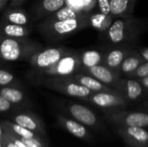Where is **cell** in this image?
<instances>
[{"instance_id":"cell-1","label":"cell","mask_w":148,"mask_h":147,"mask_svg":"<svg viewBox=\"0 0 148 147\" xmlns=\"http://www.w3.org/2000/svg\"><path fill=\"white\" fill-rule=\"evenodd\" d=\"M148 29V18L135 16L114 18L109 29L101 33L107 45L136 46L142 34Z\"/></svg>"},{"instance_id":"cell-2","label":"cell","mask_w":148,"mask_h":147,"mask_svg":"<svg viewBox=\"0 0 148 147\" xmlns=\"http://www.w3.org/2000/svg\"><path fill=\"white\" fill-rule=\"evenodd\" d=\"M88 16L89 13H85L79 17L62 21H49L44 18L38 24L37 29L47 39H63L71 36L82 29L89 28Z\"/></svg>"},{"instance_id":"cell-3","label":"cell","mask_w":148,"mask_h":147,"mask_svg":"<svg viewBox=\"0 0 148 147\" xmlns=\"http://www.w3.org/2000/svg\"><path fill=\"white\" fill-rule=\"evenodd\" d=\"M42 46L29 37L12 38L0 35V60L5 62L29 61Z\"/></svg>"},{"instance_id":"cell-4","label":"cell","mask_w":148,"mask_h":147,"mask_svg":"<svg viewBox=\"0 0 148 147\" xmlns=\"http://www.w3.org/2000/svg\"><path fill=\"white\" fill-rule=\"evenodd\" d=\"M38 84L55 92L69 97L77 98L82 101H84L93 93L87 88L70 79L69 76L43 78L38 81Z\"/></svg>"},{"instance_id":"cell-5","label":"cell","mask_w":148,"mask_h":147,"mask_svg":"<svg viewBox=\"0 0 148 147\" xmlns=\"http://www.w3.org/2000/svg\"><path fill=\"white\" fill-rule=\"evenodd\" d=\"M81 68L79 51L71 50L54 65L40 71H34V74L39 81L48 77L69 76L80 72Z\"/></svg>"},{"instance_id":"cell-6","label":"cell","mask_w":148,"mask_h":147,"mask_svg":"<svg viewBox=\"0 0 148 147\" xmlns=\"http://www.w3.org/2000/svg\"><path fill=\"white\" fill-rule=\"evenodd\" d=\"M57 107L67 113L70 118L82 123L87 127L99 128L101 123L96 113L89 107L70 101H61L56 103Z\"/></svg>"},{"instance_id":"cell-7","label":"cell","mask_w":148,"mask_h":147,"mask_svg":"<svg viewBox=\"0 0 148 147\" xmlns=\"http://www.w3.org/2000/svg\"><path fill=\"white\" fill-rule=\"evenodd\" d=\"M103 112L106 120L114 126L148 127L147 112H129L125 109Z\"/></svg>"},{"instance_id":"cell-8","label":"cell","mask_w":148,"mask_h":147,"mask_svg":"<svg viewBox=\"0 0 148 147\" xmlns=\"http://www.w3.org/2000/svg\"><path fill=\"white\" fill-rule=\"evenodd\" d=\"M71 50L65 47L42 49L33 54L28 62L33 71H40L54 65Z\"/></svg>"},{"instance_id":"cell-9","label":"cell","mask_w":148,"mask_h":147,"mask_svg":"<svg viewBox=\"0 0 148 147\" xmlns=\"http://www.w3.org/2000/svg\"><path fill=\"white\" fill-rule=\"evenodd\" d=\"M83 101L90 103L93 106L102 109L103 111L126 109L128 106V102L119 93H92Z\"/></svg>"},{"instance_id":"cell-10","label":"cell","mask_w":148,"mask_h":147,"mask_svg":"<svg viewBox=\"0 0 148 147\" xmlns=\"http://www.w3.org/2000/svg\"><path fill=\"white\" fill-rule=\"evenodd\" d=\"M136 46L120 44V45H107L103 49V65L111 70L118 73L119 68L124 59L134 49ZM119 74V73H118Z\"/></svg>"},{"instance_id":"cell-11","label":"cell","mask_w":148,"mask_h":147,"mask_svg":"<svg viewBox=\"0 0 148 147\" xmlns=\"http://www.w3.org/2000/svg\"><path fill=\"white\" fill-rule=\"evenodd\" d=\"M11 121L47 139L44 122L36 114L29 111H17L10 116Z\"/></svg>"},{"instance_id":"cell-12","label":"cell","mask_w":148,"mask_h":147,"mask_svg":"<svg viewBox=\"0 0 148 147\" xmlns=\"http://www.w3.org/2000/svg\"><path fill=\"white\" fill-rule=\"evenodd\" d=\"M114 129L130 147H148V131L144 127L115 126Z\"/></svg>"},{"instance_id":"cell-13","label":"cell","mask_w":148,"mask_h":147,"mask_svg":"<svg viewBox=\"0 0 148 147\" xmlns=\"http://www.w3.org/2000/svg\"><path fill=\"white\" fill-rule=\"evenodd\" d=\"M115 90L129 103L138 101L144 97L147 91L136 79L121 77Z\"/></svg>"},{"instance_id":"cell-14","label":"cell","mask_w":148,"mask_h":147,"mask_svg":"<svg viewBox=\"0 0 148 147\" xmlns=\"http://www.w3.org/2000/svg\"><path fill=\"white\" fill-rule=\"evenodd\" d=\"M80 72H82V73H85L93 76L94 78H95L101 83L105 84L106 86L114 90L117 87L119 81L121 78V76L118 73L111 70L110 68H108L103 64L96 65V66L87 68H81Z\"/></svg>"},{"instance_id":"cell-15","label":"cell","mask_w":148,"mask_h":147,"mask_svg":"<svg viewBox=\"0 0 148 147\" xmlns=\"http://www.w3.org/2000/svg\"><path fill=\"white\" fill-rule=\"evenodd\" d=\"M57 124L66 132L80 139L89 141L92 139V134L88 127L72 118L63 114L57 113L56 116Z\"/></svg>"},{"instance_id":"cell-16","label":"cell","mask_w":148,"mask_h":147,"mask_svg":"<svg viewBox=\"0 0 148 147\" xmlns=\"http://www.w3.org/2000/svg\"><path fill=\"white\" fill-rule=\"evenodd\" d=\"M69 77L70 79H72L73 81H75V82L79 83L80 85L87 88L88 89H89L93 93H96V92L118 93L116 90L106 86L105 84L101 83V81H99L98 80H96L93 76L88 75V74L82 73V72L75 73L72 75H69Z\"/></svg>"},{"instance_id":"cell-17","label":"cell","mask_w":148,"mask_h":147,"mask_svg":"<svg viewBox=\"0 0 148 147\" xmlns=\"http://www.w3.org/2000/svg\"><path fill=\"white\" fill-rule=\"evenodd\" d=\"M0 94L18 108L27 107L29 104V99L21 88L16 87H0Z\"/></svg>"},{"instance_id":"cell-18","label":"cell","mask_w":148,"mask_h":147,"mask_svg":"<svg viewBox=\"0 0 148 147\" xmlns=\"http://www.w3.org/2000/svg\"><path fill=\"white\" fill-rule=\"evenodd\" d=\"M144 62H145L144 59L139 53L138 49L135 48L124 59L119 68L118 73L121 77H127L130 74H132L134 70H136Z\"/></svg>"},{"instance_id":"cell-19","label":"cell","mask_w":148,"mask_h":147,"mask_svg":"<svg viewBox=\"0 0 148 147\" xmlns=\"http://www.w3.org/2000/svg\"><path fill=\"white\" fill-rule=\"evenodd\" d=\"M110 13L114 18L133 16L137 0H109Z\"/></svg>"},{"instance_id":"cell-20","label":"cell","mask_w":148,"mask_h":147,"mask_svg":"<svg viewBox=\"0 0 148 147\" xmlns=\"http://www.w3.org/2000/svg\"><path fill=\"white\" fill-rule=\"evenodd\" d=\"M31 32L30 26L18 25L0 21V35L12 38L29 37Z\"/></svg>"},{"instance_id":"cell-21","label":"cell","mask_w":148,"mask_h":147,"mask_svg":"<svg viewBox=\"0 0 148 147\" xmlns=\"http://www.w3.org/2000/svg\"><path fill=\"white\" fill-rule=\"evenodd\" d=\"M81 68H91L96 65L103 64V49H83L79 51Z\"/></svg>"},{"instance_id":"cell-22","label":"cell","mask_w":148,"mask_h":147,"mask_svg":"<svg viewBox=\"0 0 148 147\" xmlns=\"http://www.w3.org/2000/svg\"><path fill=\"white\" fill-rule=\"evenodd\" d=\"M0 21L25 26H29L30 24L29 16L24 10L18 8H9L6 10Z\"/></svg>"},{"instance_id":"cell-23","label":"cell","mask_w":148,"mask_h":147,"mask_svg":"<svg viewBox=\"0 0 148 147\" xmlns=\"http://www.w3.org/2000/svg\"><path fill=\"white\" fill-rule=\"evenodd\" d=\"M114 17L112 15H106L101 12L89 13L88 23L89 27L99 31L101 34L107 31L111 26Z\"/></svg>"},{"instance_id":"cell-24","label":"cell","mask_w":148,"mask_h":147,"mask_svg":"<svg viewBox=\"0 0 148 147\" xmlns=\"http://www.w3.org/2000/svg\"><path fill=\"white\" fill-rule=\"evenodd\" d=\"M66 5V0H41L36 8L38 18H46Z\"/></svg>"},{"instance_id":"cell-25","label":"cell","mask_w":148,"mask_h":147,"mask_svg":"<svg viewBox=\"0 0 148 147\" xmlns=\"http://www.w3.org/2000/svg\"><path fill=\"white\" fill-rule=\"evenodd\" d=\"M87 12L80 11L77 10L69 5H65L49 16L46 17L45 19H48L49 21H62V20H67V19H71V18H76L79 17L82 15H84Z\"/></svg>"},{"instance_id":"cell-26","label":"cell","mask_w":148,"mask_h":147,"mask_svg":"<svg viewBox=\"0 0 148 147\" xmlns=\"http://www.w3.org/2000/svg\"><path fill=\"white\" fill-rule=\"evenodd\" d=\"M2 125L19 138H23V139L43 138V137L40 136L39 134L36 133L29 129L24 128L11 120H2Z\"/></svg>"},{"instance_id":"cell-27","label":"cell","mask_w":148,"mask_h":147,"mask_svg":"<svg viewBox=\"0 0 148 147\" xmlns=\"http://www.w3.org/2000/svg\"><path fill=\"white\" fill-rule=\"evenodd\" d=\"M0 87H16L22 88V83L9 70L0 68Z\"/></svg>"},{"instance_id":"cell-28","label":"cell","mask_w":148,"mask_h":147,"mask_svg":"<svg viewBox=\"0 0 148 147\" xmlns=\"http://www.w3.org/2000/svg\"><path fill=\"white\" fill-rule=\"evenodd\" d=\"M19 139L27 147H48L49 146L48 139L44 138H32V139L19 138Z\"/></svg>"},{"instance_id":"cell-29","label":"cell","mask_w":148,"mask_h":147,"mask_svg":"<svg viewBox=\"0 0 148 147\" xmlns=\"http://www.w3.org/2000/svg\"><path fill=\"white\" fill-rule=\"evenodd\" d=\"M148 76V62H145L142 63L136 70H134L132 74H130L127 78H132V79H142L146 78Z\"/></svg>"},{"instance_id":"cell-30","label":"cell","mask_w":148,"mask_h":147,"mask_svg":"<svg viewBox=\"0 0 148 147\" xmlns=\"http://www.w3.org/2000/svg\"><path fill=\"white\" fill-rule=\"evenodd\" d=\"M16 108L18 107L11 104L0 94V113H8L10 111H15L16 110Z\"/></svg>"},{"instance_id":"cell-31","label":"cell","mask_w":148,"mask_h":147,"mask_svg":"<svg viewBox=\"0 0 148 147\" xmlns=\"http://www.w3.org/2000/svg\"><path fill=\"white\" fill-rule=\"evenodd\" d=\"M96 5H97V9L99 12H101L106 15H111L109 0H97Z\"/></svg>"},{"instance_id":"cell-32","label":"cell","mask_w":148,"mask_h":147,"mask_svg":"<svg viewBox=\"0 0 148 147\" xmlns=\"http://www.w3.org/2000/svg\"><path fill=\"white\" fill-rule=\"evenodd\" d=\"M97 0H81L82 10L87 13H90L92 10L96 6Z\"/></svg>"},{"instance_id":"cell-33","label":"cell","mask_w":148,"mask_h":147,"mask_svg":"<svg viewBox=\"0 0 148 147\" xmlns=\"http://www.w3.org/2000/svg\"><path fill=\"white\" fill-rule=\"evenodd\" d=\"M3 130H4V133L13 141V143L16 146V147H27L24 144H23V142L16 136V135H15L12 132H10L9 129H7L6 127H4L3 126Z\"/></svg>"},{"instance_id":"cell-34","label":"cell","mask_w":148,"mask_h":147,"mask_svg":"<svg viewBox=\"0 0 148 147\" xmlns=\"http://www.w3.org/2000/svg\"><path fill=\"white\" fill-rule=\"evenodd\" d=\"M2 141H3V147H16V146L13 143V141L5 133H3Z\"/></svg>"},{"instance_id":"cell-35","label":"cell","mask_w":148,"mask_h":147,"mask_svg":"<svg viewBox=\"0 0 148 147\" xmlns=\"http://www.w3.org/2000/svg\"><path fill=\"white\" fill-rule=\"evenodd\" d=\"M136 49H138L139 53L140 54V55L142 56V58L144 59L145 62H148V48L147 47H142V46H140V47H136Z\"/></svg>"},{"instance_id":"cell-36","label":"cell","mask_w":148,"mask_h":147,"mask_svg":"<svg viewBox=\"0 0 148 147\" xmlns=\"http://www.w3.org/2000/svg\"><path fill=\"white\" fill-rule=\"evenodd\" d=\"M25 1L26 0H10L9 8H18L23 3H25Z\"/></svg>"},{"instance_id":"cell-37","label":"cell","mask_w":148,"mask_h":147,"mask_svg":"<svg viewBox=\"0 0 148 147\" xmlns=\"http://www.w3.org/2000/svg\"><path fill=\"white\" fill-rule=\"evenodd\" d=\"M140 82V84L143 86V88H145V90L148 92V76L147 77H146V78H142V79H139L138 80Z\"/></svg>"},{"instance_id":"cell-38","label":"cell","mask_w":148,"mask_h":147,"mask_svg":"<svg viewBox=\"0 0 148 147\" xmlns=\"http://www.w3.org/2000/svg\"><path fill=\"white\" fill-rule=\"evenodd\" d=\"M8 2H9V0H0V11L5 8Z\"/></svg>"},{"instance_id":"cell-39","label":"cell","mask_w":148,"mask_h":147,"mask_svg":"<svg viewBox=\"0 0 148 147\" xmlns=\"http://www.w3.org/2000/svg\"><path fill=\"white\" fill-rule=\"evenodd\" d=\"M141 108L148 113V100L147 101H144V102L142 103V105H141Z\"/></svg>"},{"instance_id":"cell-40","label":"cell","mask_w":148,"mask_h":147,"mask_svg":"<svg viewBox=\"0 0 148 147\" xmlns=\"http://www.w3.org/2000/svg\"><path fill=\"white\" fill-rule=\"evenodd\" d=\"M3 133H4V131H3V125H2V121H0V139H1V140L3 139Z\"/></svg>"},{"instance_id":"cell-41","label":"cell","mask_w":148,"mask_h":147,"mask_svg":"<svg viewBox=\"0 0 148 147\" xmlns=\"http://www.w3.org/2000/svg\"><path fill=\"white\" fill-rule=\"evenodd\" d=\"M0 147H3V141L0 139Z\"/></svg>"},{"instance_id":"cell-42","label":"cell","mask_w":148,"mask_h":147,"mask_svg":"<svg viewBox=\"0 0 148 147\" xmlns=\"http://www.w3.org/2000/svg\"><path fill=\"white\" fill-rule=\"evenodd\" d=\"M10 0H9V2H10Z\"/></svg>"}]
</instances>
